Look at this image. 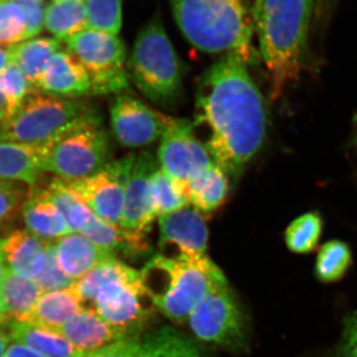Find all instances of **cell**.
<instances>
[{"label": "cell", "instance_id": "obj_43", "mask_svg": "<svg viewBox=\"0 0 357 357\" xmlns=\"http://www.w3.org/2000/svg\"><path fill=\"white\" fill-rule=\"evenodd\" d=\"M11 63H13V58H11L10 50L9 48L0 46V73Z\"/></svg>", "mask_w": 357, "mask_h": 357}, {"label": "cell", "instance_id": "obj_5", "mask_svg": "<svg viewBox=\"0 0 357 357\" xmlns=\"http://www.w3.org/2000/svg\"><path fill=\"white\" fill-rule=\"evenodd\" d=\"M83 304L115 328L135 333L150 314L152 303L140 272L119 258L107 260L72 286Z\"/></svg>", "mask_w": 357, "mask_h": 357}, {"label": "cell", "instance_id": "obj_29", "mask_svg": "<svg viewBox=\"0 0 357 357\" xmlns=\"http://www.w3.org/2000/svg\"><path fill=\"white\" fill-rule=\"evenodd\" d=\"M43 190L76 234H81L95 217L93 211L68 187L63 178H53Z\"/></svg>", "mask_w": 357, "mask_h": 357}, {"label": "cell", "instance_id": "obj_52", "mask_svg": "<svg viewBox=\"0 0 357 357\" xmlns=\"http://www.w3.org/2000/svg\"><path fill=\"white\" fill-rule=\"evenodd\" d=\"M0 180H1V178H0Z\"/></svg>", "mask_w": 357, "mask_h": 357}, {"label": "cell", "instance_id": "obj_47", "mask_svg": "<svg viewBox=\"0 0 357 357\" xmlns=\"http://www.w3.org/2000/svg\"><path fill=\"white\" fill-rule=\"evenodd\" d=\"M6 311H4L3 304H2L1 298H0V326L6 321Z\"/></svg>", "mask_w": 357, "mask_h": 357}, {"label": "cell", "instance_id": "obj_16", "mask_svg": "<svg viewBox=\"0 0 357 357\" xmlns=\"http://www.w3.org/2000/svg\"><path fill=\"white\" fill-rule=\"evenodd\" d=\"M39 89L46 95L69 100L91 95L88 72L70 51H59L50 59L40 81Z\"/></svg>", "mask_w": 357, "mask_h": 357}, {"label": "cell", "instance_id": "obj_34", "mask_svg": "<svg viewBox=\"0 0 357 357\" xmlns=\"http://www.w3.org/2000/svg\"><path fill=\"white\" fill-rule=\"evenodd\" d=\"M0 93L6 102L8 119L17 112L28 96L39 91L29 83L22 70L11 63L0 73Z\"/></svg>", "mask_w": 357, "mask_h": 357}, {"label": "cell", "instance_id": "obj_2", "mask_svg": "<svg viewBox=\"0 0 357 357\" xmlns=\"http://www.w3.org/2000/svg\"><path fill=\"white\" fill-rule=\"evenodd\" d=\"M252 16L271 98L278 100L289 84L299 79L314 0H252Z\"/></svg>", "mask_w": 357, "mask_h": 357}, {"label": "cell", "instance_id": "obj_17", "mask_svg": "<svg viewBox=\"0 0 357 357\" xmlns=\"http://www.w3.org/2000/svg\"><path fill=\"white\" fill-rule=\"evenodd\" d=\"M58 333L84 354L98 351L131 335L110 325L89 307H84Z\"/></svg>", "mask_w": 357, "mask_h": 357}, {"label": "cell", "instance_id": "obj_35", "mask_svg": "<svg viewBox=\"0 0 357 357\" xmlns=\"http://www.w3.org/2000/svg\"><path fill=\"white\" fill-rule=\"evenodd\" d=\"M26 40L24 14L15 0H0V46H15Z\"/></svg>", "mask_w": 357, "mask_h": 357}, {"label": "cell", "instance_id": "obj_15", "mask_svg": "<svg viewBox=\"0 0 357 357\" xmlns=\"http://www.w3.org/2000/svg\"><path fill=\"white\" fill-rule=\"evenodd\" d=\"M159 218V248L163 252L175 248L174 258L203 257L208 249V230L204 215L188 208Z\"/></svg>", "mask_w": 357, "mask_h": 357}, {"label": "cell", "instance_id": "obj_13", "mask_svg": "<svg viewBox=\"0 0 357 357\" xmlns=\"http://www.w3.org/2000/svg\"><path fill=\"white\" fill-rule=\"evenodd\" d=\"M173 119L128 95L117 96L110 107L112 132L124 147L146 146L161 139Z\"/></svg>", "mask_w": 357, "mask_h": 357}, {"label": "cell", "instance_id": "obj_21", "mask_svg": "<svg viewBox=\"0 0 357 357\" xmlns=\"http://www.w3.org/2000/svg\"><path fill=\"white\" fill-rule=\"evenodd\" d=\"M84 307L72 287L43 293L25 323L58 333Z\"/></svg>", "mask_w": 357, "mask_h": 357}, {"label": "cell", "instance_id": "obj_41", "mask_svg": "<svg viewBox=\"0 0 357 357\" xmlns=\"http://www.w3.org/2000/svg\"><path fill=\"white\" fill-rule=\"evenodd\" d=\"M338 2L340 0H314V24H326L335 13Z\"/></svg>", "mask_w": 357, "mask_h": 357}, {"label": "cell", "instance_id": "obj_38", "mask_svg": "<svg viewBox=\"0 0 357 357\" xmlns=\"http://www.w3.org/2000/svg\"><path fill=\"white\" fill-rule=\"evenodd\" d=\"M140 345L139 335H130L98 351L89 352L84 357H137Z\"/></svg>", "mask_w": 357, "mask_h": 357}, {"label": "cell", "instance_id": "obj_23", "mask_svg": "<svg viewBox=\"0 0 357 357\" xmlns=\"http://www.w3.org/2000/svg\"><path fill=\"white\" fill-rule=\"evenodd\" d=\"M43 173L40 148L0 140V178L35 187Z\"/></svg>", "mask_w": 357, "mask_h": 357}, {"label": "cell", "instance_id": "obj_24", "mask_svg": "<svg viewBox=\"0 0 357 357\" xmlns=\"http://www.w3.org/2000/svg\"><path fill=\"white\" fill-rule=\"evenodd\" d=\"M8 335L10 340L28 345L43 357H84L86 354L60 333L25 321H13Z\"/></svg>", "mask_w": 357, "mask_h": 357}, {"label": "cell", "instance_id": "obj_50", "mask_svg": "<svg viewBox=\"0 0 357 357\" xmlns=\"http://www.w3.org/2000/svg\"><path fill=\"white\" fill-rule=\"evenodd\" d=\"M77 1H83V2H84V1H86V0H77Z\"/></svg>", "mask_w": 357, "mask_h": 357}, {"label": "cell", "instance_id": "obj_32", "mask_svg": "<svg viewBox=\"0 0 357 357\" xmlns=\"http://www.w3.org/2000/svg\"><path fill=\"white\" fill-rule=\"evenodd\" d=\"M151 191L157 218L190 206L183 188L162 169H157L152 175Z\"/></svg>", "mask_w": 357, "mask_h": 357}, {"label": "cell", "instance_id": "obj_3", "mask_svg": "<svg viewBox=\"0 0 357 357\" xmlns=\"http://www.w3.org/2000/svg\"><path fill=\"white\" fill-rule=\"evenodd\" d=\"M185 38L198 50L243 59L255 56L252 0H171Z\"/></svg>", "mask_w": 357, "mask_h": 357}, {"label": "cell", "instance_id": "obj_26", "mask_svg": "<svg viewBox=\"0 0 357 357\" xmlns=\"http://www.w3.org/2000/svg\"><path fill=\"white\" fill-rule=\"evenodd\" d=\"M61 49L60 40L37 38L9 47L13 63L22 70L29 83L41 93L40 81L50 59Z\"/></svg>", "mask_w": 357, "mask_h": 357}, {"label": "cell", "instance_id": "obj_18", "mask_svg": "<svg viewBox=\"0 0 357 357\" xmlns=\"http://www.w3.org/2000/svg\"><path fill=\"white\" fill-rule=\"evenodd\" d=\"M21 208L28 231L46 241L74 234L64 215L47 197L43 189L33 188Z\"/></svg>", "mask_w": 357, "mask_h": 357}, {"label": "cell", "instance_id": "obj_46", "mask_svg": "<svg viewBox=\"0 0 357 357\" xmlns=\"http://www.w3.org/2000/svg\"><path fill=\"white\" fill-rule=\"evenodd\" d=\"M7 119V105L3 96L0 93V124L3 123Z\"/></svg>", "mask_w": 357, "mask_h": 357}, {"label": "cell", "instance_id": "obj_22", "mask_svg": "<svg viewBox=\"0 0 357 357\" xmlns=\"http://www.w3.org/2000/svg\"><path fill=\"white\" fill-rule=\"evenodd\" d=\"M184 192L192 208L201 215H210L217 211L227 199L229 178L225 171L213 162L185 185Z\"/></svg>", "mask_w": 357, "mask_h": 357}, {"label": "cell", "instance_id": "obj_12", "mask_svg": "<svg viewBox=\"0 0 357 357\" xmlns=\"http://www.w3.org/2000/svg\"><path fill=\"white\" fill-rule=\"evenodd\" d=\"M158 157L162 170L183 190L192 178L213 163L208 149L197 137L194 124L187 119H173L162 136Z\"/></svg>", "mask_w": 357, "mask_h": 357}, {"label": "cell", "instance_id": "obj_27", "mask_svg": "<svg viewBox=\"0 0 357 357\" xmlns=\"http://www.w3.org/2000/svg\"><path fill=\"white\" fill-rule=\"evenodd\" d=\"M137 357H208L198 344L172 328H162L141 338Z\"/></svg>", "mask_w": 357, "mask_h": 357}, {"label": "cell", "instance_id": "obj_39", "mask_svg": "<svg viewBox=\"0 0 357 357\" xmlns=\"http://www.w3.org/2000/svg\"><path fill=\"white\" fill-rule=\"evenodd\" d=\"M24 14L26 40L37 36L45 26V10L42 3L17 1Z\"/></svg>", "mask_w": 357, "mask_h": 357}, {"label": "cell", "instance_id": "obj_36", "mask_svg": "<svg viewBox=\"0 0 357 357\" xmlns=\"http://www.w3.org/2000/svg\"><path fill=\"white\" fill-rule=\"evenodd\" d=\"M34 281L43 293L65 290L72 287L76 282L61 269L56 255V241L47 243L43 266Z\"/></svg>", "mask_w": 357, "mask_h": 357}, {"label": "cell", "instance_id": "obj_31", "mask_svg": "<svg viewBox=\"0 0 357 357\" xmlns=\"http://www.w3.org/2000/svg\"><path fill=\"white\" fill-rule=\"evenodd\" d=\"M324 222L319 213L310 211L294 220L285 231L289 250L296 255H307L318 246Z\"/></svg>", "mask_w": 357, "mask_h": 357}, {"label": "cell", "instance_id": "obj_30", "mask_svg": "<svg viewBox=\"0 0 357 357\" xmlns=\"http://www.w3.org/2000/svg\"><path fill=\"white\" fill-rule=\"evenodd\" d=\"M352 262L349 244L342 241H331L321 246L317 256L314 273L324 283H333L344 278Z\"/></svg>", "mask_w": 357, "mask_h": 357}, {"label": "cell", "instance_id": "obj_11", "mask_svg": "<svg viewBox=\"0 0 357 357\" xmlns=\"http://www.w3.org/2000/svg\"><path fill=\"white\" fill-rule=\"evenodd\" d=\"M135 157V154L128 155L109 162L93 175L79 180H64L65 183L96 217L119 227L126 185Z\"/></svg>", "mask_w": 357, "mask_h": 357}, {"label": "cell", "instance_id": "obj_6", "mask_svg": "<svg viewBox=\"0 0 357 357\" xmlns=\"http://www.w3.org/2000/svg\"><path fill=\"white\" fill-rule=\"evenodd\" d=\"M93 124H100V116L88 103L33 93L13 116L0 124V140L44 147Z\"/></svg>", "mask_w": 357, "mask_h": 357}, {"label": "cell", "instance_id": "obj_48", "mask_svg": "<svg viewBox=\"0 0 357 357\" xmlns=\"http://www.w3.org/2000/svg\"><path fill=\"white\" fill-rule=\"evenodd\" d=\"M15 1L27 2V3H41L44 0H15Z\"/></svg>", "mask_w": 357, "mask_h": 357}, {"label": "cell", "instance_id": "obj_20", "mask_svg": "<svg viewBox=\"0 0 357 357\" xmlns=\"http://www.w3.org/2000/svg\"><path fill=\"white\" fill-rule=\"evenodd\" d=\"M47 243L28 230H15L2 244L7 269L34 280L43 266Z\"/></svg>", "mask_w": 357, "mask_h": 357}, {"label": "cell", "instance_id": "obj_4", "mask_svg": "<svg viewBox=\"0 0 357 357\" xmlns=\"http://www.w3.org/2000/svg\"><path fill=\"white\" fill-rule=\"evenodd\" d=\"M154 307L175 321H188L225 275L208 255L194 259L157 255L140 272Z\"/></svg>", "mask_w": 357, "mask_h": 357}, {"label": "cell", "instance_id": "obj_8", "mask_svg": "<svg viewBox=\"0 0 357 357\" xmlns=\"http://www.w3.org/2000/svg\"><path fill=\"white\" fill-rule=\"evenodd\" d=\"M40 148L42 171L66 181L93 175L109 163V136L100 124L84 126Z\"/></svg>", "mask_w": 357, "mask_h": 357}, {"label": "cell", "instance_id": "obj_25", "mask_svg": "<svg viewBox=\"0 0 357 357\" xmlns=\"http://www.w3.org/2000/svg\"><path fill=\"white\" fill-rule=\"evenodd\" d=\"M43 291L33 279L7 271L0 284V298L7 318L13 321H26L36 306Z\"/></svg>", "mask_w": 357, "mask_h": 357}, {"label": "cell", "instance_id": "obj_10", "mask_svg": "<svg viewBox=\"0 0 357 357\" xmlns=\"http://www.w3.org/2000/svg\"><path fill=\"white\" fill-rule=\"evenodd\" d=\"M188 321L192 333L203 342L229 351L246 349L248 333L245 316L227 282L213 289Z\"/></svg>", "mask_w": 357, "mask_h": 357}, {"label": "cell", "instance_id": "obj_49", "mask_svg": "<svg viewBox=\"0 0 357 357\" xmlns=\"http://www.w3.org/2000/svg\"><path fill=\"white\" fill-rule=\"evenodd\" d=\"M354 143H356V144H357V121H356V133H354Z\"/></svg>", "mask_w": 357, "mask_h": 357}, {"label": "cell", "instance_id": "obj_7", "mask_svg": "<svg viewBox=\"0 0 357 357\" xmlns=\"http://www.w3.org/2000/svg\"><path fill=\"white\" fill-rule=\"evenodd\" d=\"M129 67L134 84L150 102L167 107L180 96V60L158 16L138 33Z\"/></svg>", "mask_w": 357, "mask_h": 357}, {"label": "cell", "instance_id": "obj_33", "mask_svg": "<svg viewBox=\"0 0 357 357\" xmlns=\"http://www.w3.org/2000/svg\"><path fill=\"white\" fill-rule=\"evenodd\" d=\"M123 0H86L88 29L119 35L122 26Z\"/></svg>", "mask_w": 357, "mask_h": 357}, {"label": "cell", "instance_id": "obj_14", "mask_svg": "<svg viewBox=\"0 0 357 357\" xmlns=\"http://www.w3.org/2000/svg\"><path fill=\"white\" fill-rule=\"evenodd\" d=\"M156 162L149 153L136 155L124 196L119 227L124 231L145 237L155 218L151 178L157 170Z\"/></svg>", "mask_w": 357, "mask_h": 357}, {"label": "cell", "instance_id": "obj_37", "mask_svg": "<svg viewBox=\"0 0 357 357\" xmlns=\"http://www.w3.org/2000/svg\"><path fill=\"white\" fill-rule=\"evenodd\" d=\"M29 192L13 181L0 180V225L21 211Z\"/></svg>", "mask_w": 357, "mask_h": 357}, {"label": "cell", "instance_id": "obj_44", "mask_svg": "<svg viewBox=\"0 0 357 357\" xmlns=\"http://www.w3.org/2000/svg\"><path fill=\"white\" fill-rule=\"evenodd\" d=\"M10 340V337H9L6 333L0 331V357H4L7 347H8Z\"/></svg>", "mask_w": 357, "mask_h": 357}, {"label": "cell", "instance_id": "obj_28", "mask_svg": "<svg viewBox=\"0 0 357 357\" xmlns=\"http://www.w3.org/2000/svg\"><path fill=\"white\" fill-rule=\"evenodd\" d=\"M45 27L60 41L88 29L84 2L53 0L45 10Z\"/></svg>", "mask_w": 357, "mask_h": 357}, {"label": "cell", "instance_id": "obj_45", "mask_svg": "<svg viewBox=\"0 0 357 357\" xmlns=\"http://www.w3.org/2000/svg\"><path fill=\"white\" fill-rule=\"evenodd\" d=\"M2 244H3V239L0 241V284L4 279V276L8 271L7 269L6 261H4L3 253H2Z\"/></svg>", "mask_w": 357, "mask_h": 357}, {"label": "cell", "instance_id": "obj_1", "mask_svg": "<svg viewBox=\"0 0 357 357\" xmlns=\"http://www.w3.org/2000/svg\"><path fill=\"white\" fill-rule=\"evenodd\" d=\"M246 65L225 55L204 73L197 93L194 126L208 128L204 146L234 178L259 152L266 133L264 100Z\"/></svg>", "mask_w": 357, "mask_h": 357}, {"label": "cell", "instance_id": "obj_40", "mask_svg": "<svg viewBox=\"0 0 357 357\" xmlns=\"http://www.w3.org/2000/svg\"><path fill=\"white\" fill-rule=\"evenodd\" d=\"M337 357H357V311L347 319Z\"/></svg>", "mask_w": 357, "mask_h": 357}, {"label": "cell", "instance_id": "obj_9", "mask_svg": "<svg viewBox=\"0 0 357 357\" xmlns=\"http://www.w3.org/2000/svg\"><path fill=\"white\" fill-rule=\"evenodd\" d=\"M68 51L74 54L88 72L91 95H117L128 89L126 50L116 35L86 29L70 37Z\"/></svg>", "mask_w": 357, "mask_h": 357}, {"label": "cell", "instance_id": "obj_42", "mask_svg": "<svg viewBox=\"0 0 357 357\" xmlns=\"http://www.w3.org/2000/svg\"><path fill=\"white\" fill-rule=\"evenodd\" d=\"M4 357H43L39 352L34 351L22 342L10 340L4 354Z\"/></svg>", "mask_w": 357, "mask_h": 357}, {"label": "cell", "instance_id": "obj_51", "mask_svg": "<svg viewBox=\"0 0 357 357\" xmlns=\"http://www.w3.org/2000/svg\"><path fill=\"white\" fill-rule=\"evenodd\" d=\"M2 241V239H0V241Z\"/></svg>", "mask_w": 357, "mask_h": 357}, {"label": "cell", "instance_id": "obj_19", "mask_svg": "<svg viewBox=\"0 0 357 357\" xmlns=\"http://www.w3.org/2000/svg\"><path fill=\"white\" fill-rule=\"evenodd\" d=\"M56 255L61 269L75 281L102 262L117 258L114 253L76 232L56 241Z\"/></svg>", "mask_w": 357, "mask_h": 357}]
</instances>
